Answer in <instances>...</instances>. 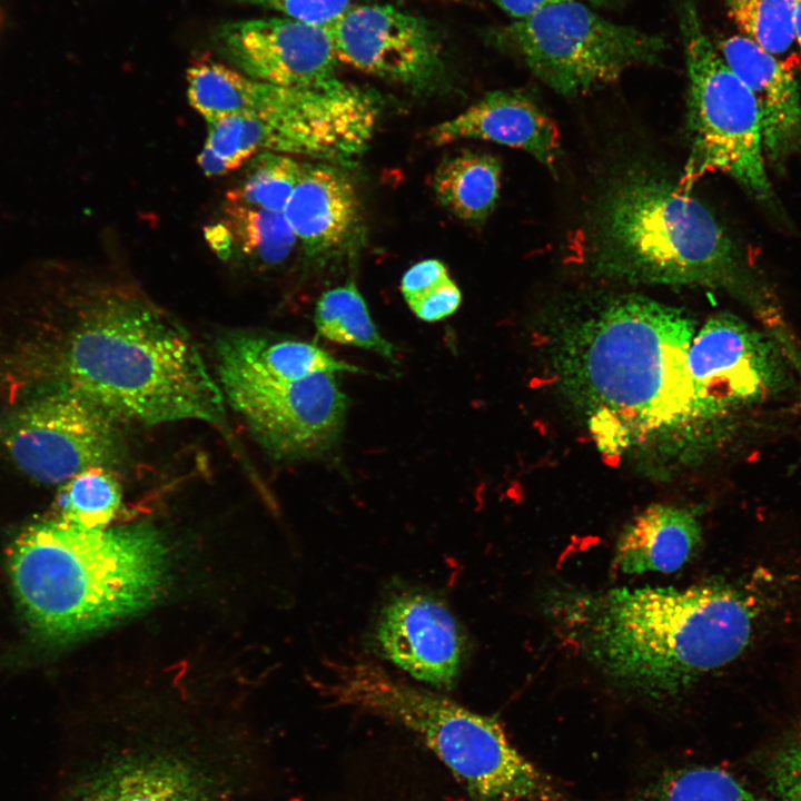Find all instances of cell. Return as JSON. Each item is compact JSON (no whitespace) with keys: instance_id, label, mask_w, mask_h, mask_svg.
<instances>
[{"instance_id":"obj_19","label":"cell","mask_w":801,"mask_h":801,"mask_svg":"<svg viewBox=\"0 0 801 801\" xmlns=\"http://www.w3.org/2000/svg\"><path fill=\"white\" fill-rule=\"evenodd\" d=\"M340 166L305 162L284 216L309 256L340 248L358 220L356 188Z\"/></svg>"},{"instance_id":"obj_18","label":"cell","mask_w":801,"mask_h":801,"mask_svg":"<svg viewBox=\"0 0 801 801\" xmlns=\"http://www.w3.org/2000/svg\"><path fill=\"white\" fill-rule=\"evenodd\" d=\"M428 138L437 146L477 139L522 149L551 170L561 147L553 120L516 90L486 93L458 115L434 126Z\"/></svg>"},{"instance_id":"obj_4","label":"cell","mask_w":801,"mask_h":801,"mask_svg":"<svg viewBox=\"0 0 801 801\" xmlns=\"http://www.w3.org/2000/svg\"><path fill=\"white\" fill-rule=\"evenodd\" d=\"M9 573L32 629L67 641L147 606L164 582L166 552L151 528H85L61 520L27 527Z\"/></svg>"},{"instance_id":"obj_24","label":"cell","mask_w":801,"mask_h":801,"mask_svg":"<svg viewBox=\"0 0 801 801\" xmlns=\"http://www.w3.org/2000/svg\"><path fill=\"white\" fill-rule=\"evenodd\" d=\"M633 801H759L732 773L709 765L669 769L650 780Z\"/></svg>"},{"instance_id":"obj_20","label":"cell","mask_w":801,"mask_h":801,"mask_svg":"<svg viewBox=\"0 0 801 801\" xmlns=\"http://www.w3.org/2000/svg\"><path fill=\"white\" fill-rule=\"evenodd\" d=\"M701 542V526L688 510L655 504L623 528L614 564L625 574L671 573L681 568Z\"/></svg>"},{"instance_id":"obj_23","label":"cell","mask_w":801,"mask_h":801,"mask_svg":"<svg viewBox=\"0 0 801 801\" xmlns=\"http://www.w3.org/2000/svg\"><path fill=\"white\" fill-rule=\"evenodd\" d=\"M259 86V80L207 58L195 61L187 70L188 101L207 122L250 113Z\"/></svg>"},{"instance_id":"obj_9","label":"cell","mask_w":801,"mask_h":801,"mask_svg":"<svg viewBox=\"0 0 801 801\" xmlns=\"http://www.w3.org/2000/svg\"><path fill=\"white\" fill-rule=\"evenodd\" d=\"M496 38L564 96L613 82L632 66L657 61L666 49L661 37L604 19L576 0L551 3Z\"/></svg>"},{"instance_id":"obj_22","label":"cell","mask_w":801,"mask_h":801,"mask_svg":"<svg viewBox=\"0 0 801 801\" xmlns=\"http://www.w3.org/2000/svg\"><path fill=\"white\" fill-rule=\"evenodd\" d=\"M314 323L317 333L330 342L395 359L396 347L382 336L364 297L353 283L328 289L320 296Z\"/></svg>"},{"instance_id":"obj_14","label":"cell","mask_w":801,"mask_h":801,"mask_svg":"<svg viewBox=\"0 0 801 801\" xmlns=\"http://www.w3.org/2000/svg\"><path fill=\"white\" fill-rule=\"evenodd\" d=\"M327 30L337 59L373 76L426 90L444 72L435 29L390 4L350 6Z\"/></svg>"},{"instance_id":"obj_8","label":"cell","mask_w":801,"mask_h":801,"mask_svg":"<svg viewBox=\"0 0 801 801\" xmlns=\"http://www.w3.org/2000/svg\"><path fill=\"white\" fill-rule=\"evenodd\" d=\"M215 355L224 398L275 458L317 457L337 444L347 398L335 374L291 378L274 373L243 348L235 333L217 342Z\"/></svg>"},{"instance_id":"obj_6","label":"cell","mask_w":801,"mask_h":801,"mask_svg":"<svg viewBox=\"0 0 801 801\" xmlns=\"http://www.w3.org/2000/svg\"><path fill=\"white\" fill-rule=\"evenodd\" d=\"M322 691L330 703L413 733L472 801H563L554 780L523 755L500 722L415 686L359 655L330 660Z\"/></svg>"},{"instance_id":"obj_36","label":"cell","mask_w":801,"mask_h":801,"mask_svg":"<svg viewBox=\"0 0 801 801\" xmlns=\"http://www.w3.org/2000/svg\"><path fill=\"white\" fill-rule=\"evenodd\" d=\"M587 1H590L593 4H601V3H604L606 0H587Z\"/></svg>"},{"instance_id":"obj_2","label":"cell","mask_w":801,"mask_h":801,"mask_svg":"<svg viewBox=\"0 0 801 801\" xmlns=\"http://www.w3.org/2000/svg\"><path fill=\"white\" fill-rule=\"evenodd\" d=\"M59 373L62 388L118 423L225 422L222 392L192 337L130 286H107L88 301L67 335Z\"/></svg>"},{"instance_id":"obj_34","label":"cell","mask_w":801,"mask_h":801,"mask_svg":"<svg viewBox=\"0 0 801 801\" xmlns=\"http://www.w3.org/2000/svg\"><path fill=\"white\" fill-rule=\"evenodd\" d=\"M207 239L211 243L212 248L224 256L226 251H229L233 237L226 226L218 225L207 231Z\"/></svg>"},{"instance_id":"obj_26","label":"cell","mask_w":801,"mask_h":801,"mask_svg":"<svg viewBox=\"0 0 801 801\" xmlns=\"http://www.w3.org/2000/svg\"><path fill=\"white\" fill-rule=\"evenodd\" d=\"M225 215L243 251L266 267L281 264L298 241L284 212L227 201Z\"/></svg>"},{"instance_id":"obj_7","label":"cell","mask_w":801,"mask_h":801,"mask_svg":"<svg viewBox=\"0 0 801 801\" xmlns=\"http://www.w3.org/2000/svg\"><path fill=\"white\" fill-rule=\"evenodd\" d=\"M688 75L690 152L679 185L685 189L720 171L760 202L774 198L765 170L760 112L750 89L706 34L694 0L678 1Z\"/></svg>"},{"instance_id":"obj_33","label":"cell","mask_w":801,"mask_h":801,"mask_svg":"<svg viewBox=\"0 0 801 801\" xmlns=\"http://www.w3.org/2000/svg\"><path fill=\"white\" fill-rule=\"evenodd\" d=\"M501 9L516 20L524 19L540 9L564 0H493Z\"/></svg>"},{"instance_id":"obj_11","label":"cell","mask_w":801,"mask_h":801,"mask_svg":"<svg viewBox=\"0 0 801 801\" xmlns=\"http://www.w3.org/2000/svg\"><path fill=\"white\" fill-rule=\"evenodd\" d=\"M380 107L373 91L335 77L313 87L260 81L250 113L263 126L264 151L346 167L368 148Z\"/></svg>"},{"instance_id":"obj_29","label":"cell","mask_w":801,"mask_h":801,"mask_svg":"<svg viewBox=\"0 0 801 801\" xmlns=\"http://www.w3.org/2000/svg\"><path fill=\"white\" fill-rule=\"evenodd\" d=\"M768 783L772 801H801V735L775 752Z\"/></svg>"},{"instance_id":"obj_3","label":"cell","mask_w":801,"mask_h":801,"mask_svg":"<svg viewBox=\"0 0 801 801\" xmlns=\"http://www.w3.org/2000/svg\"><path fill=\"white\" fill-rule=\"evenodd\" d=\"M694 334L683 312L641 296L614 299L570 334L561 370L605 452L694 418L686 364Z\"/></svg>"},{"instance_id":"obj_13","label":"cell","mask_w":801,"mask_h":801,"mask_svg":"<svg viewBox=\"0 0 801 801\" xmlns=\"http://www.w3.org/2000/svg\"><path fill=\"white\" fill-rule=\"evenodd\" d=\"M694 419H716L763 402L784 382L773 342L721 313L695 332L688 350Z\"/></svg>"},{"instance_id":"obj_15","label":"cell","mask_w":801,"mask_h":801,"mask_svg":"<svg viewBox=\"0 0 801 801\" xmlns=\"http://www.w3.org/2000/svg\"><path fill=\"white\" fill-rule=\"evenodd\" d=\"M384 659L417 681L451 690L462 671L466 637L451 610L424 592H403L382 607L374 632Z\"/></svg>"},{"instance_id":"obj_5","label":"cell","mask_w":801,"mask_h":801,"mask_svg":"<svg viewBox=\"0 0 801 801\" xmlns=\"http://www.w3.org/2000/svg\"><path fill=\"white\" fill-rule=\"evenodd\" d=\"M589 263L630 283L728 289L751 304L768 294L736 244L689 189L647 171L627 172L597 204Z\"/></svg>"},{"instance_id":"obj_30","label":"cell","mask_w":801,"mask_h":801,"mask_svg":"<svg viewBox=\"0 0 801 801\" xmlns=\"http://www.w3.org/2000/svg\"><path fill=\"white\" fill-rule=\"evenodd\" d=\"M279 11L290 19L328 28L349 7L352 0H237Z\"/></svg>"},{"instance_id":"obj_28","label":"cell","mask_w":801,"mask_h":801,"mask_svg":"<svg viewBox=\"0 0 801 801\" xmlns=\"http://www.w3.org/2000/svg\"><path fill=\"white\" fill-rule=\"evenodd\" d=\"M304 164L289 155L259 152L241 185L227 194V201L283 212L300 178Z\"/></svg>"},{"instance_id":"obj_27","label":"cell","mask_w":801,"mask_h":801,"mask_svg":"<svg viewBox=\"0 0 801 801\" xmlns=\"http://www.w3.org/2000/svg\"><path fill=\"white\" fill-rule=\"evenodd\" d=\"M729 17L742 32L781 62L797 46L794 33L795 0H723ZM799 52V51H798ZM792 69V68H791Z\"/></svg>"},{"instance_id":"obj_35","label":"cell","mask_w":801,"mask_h":801,"mask_svg":"<svg viewBox=\"0 0 801 801\" xmlns=\"http://www.w3.org/2000/svg\"><path fill=\"white\" fill-rule=\"evenodd\" d=\"M794 33H795L799 57L801 60V0H795Z\"/></svg>"},{"instance_id":"obj_12","label":"cell","mask_w":801,"mask_h":801,"mask_svg":"<svg viewBox=\"0 0 801 801\" xmlns=\"http://www.w3.org/2000/svg\"><path fill=\"white\" fill-rule=\"evenodd\" d=\"M117 424L95 404L61 387L11 412L1 424L0 438L22 472L55 484L90 467L119 466L125 444Z\"/></svg>"},{"instance_id":"obj_1","label":"cell","mask_w":801,"mask_h":801,"mask_svg":"<svg viewBox=\"0 0 801 801\" xmlns=\"http://www.w3.org/2000/svg\"><path fill=\"white\" fill-rule=\"evenodd\" d=\"M563 622L586 659L620 688L674 696L748 645L752 611L722 585L614 589L564 603Z\"/></svg>"},{"instance_id":"obj_16","label":"cell","mask_w":801,"mask_h":801,"mask_svg":"<svg viewBox=\"0 0 801 801\" xmlns=\"http://www.w3.org/2000/svg\"><path fill=\"white\" fill-rule=\"evenodd\" d=\"M222 52L247 76L283 87L335 78L337 56L326 28L290 18L235 21L218 31Z\"/></svg>"},{"instance_id":"obj_21","label":"cell","mask_w":801,"mask_h":801,"mask_svg":"<svg viewBox=\"0 0 801 801\" xmlns=\"http://www.w3.org/2000/svg\"><path fill=\"white\" fill-rule=\"evenodd\" d=\"M502 167L485 152L463 151L444 159L433 177L439 204L458 219L484 222L500 198Z\"/></svg>"},{"instance_id":"obj_32","label":"cell","mask_w":801,"mask_h":801,"mask_svg":"<svg viewBox=\"0 0 801 801\" xmlns=\"http://www.w3.org/2000/svg\"><path fill=\"white\" fill-rule=\"evenodd\" d=\"M448 277H451L448 270L441 260L424 259L409 267L403 275L402 295L406 303L411 304Z\"/></svg>"},{"instance_id":"obj_25","label":"cell","mask_w":801,"mask_h":801,"mask_svg":"<svg viewBox=\"0 0 801 801\" xmlns=\"http://www.w3.org/2000/svg\"><path fill=\"white\" fill-rule=\"evenodd\" d=\"M113 472L90 467L65 482L57 497L59 520L85 528H105L115 518L122 497Z\"/></svg>"},{"instance_id":"obj_17","label":"cell","mask_w":801,"mask_h":801,"mask_svg":"<svg viewBox=\"0 0 801 801\" xmlns=\"http://www.w3.org/2000/svg\"><path fill=\"white\" fill-rule=\"evenodd\" d=\"M715 48L756 101L765 159L782 166L801 156V90L793 70L742 34Z\"/></svg>"},{"instance_id":"obj_37","label":"cell","mask_w":801,"mask_h":801,"mask_svg":"<svg viewBox=\"0 0 801 801\" xmlns=\"http://www.w3.org/2000/svg\"><path fill=\"white\" fill-rule=\"evenodd\" d=\"M0 22H1V12H0Z\"/></svg>"},{"instance_id":"obj_10","label":"cell","mask_w":801,"mask_h":801,"mask_svg":"<svg viewBox=\"0 0 801 801\" xmlns=\"http://www.w3.org/2000/svg\"><path fill=\"white\" fill-rule=\"evenodd\" d=\"M246 760L182 743L115 746L86 763L59 801H240Z\"/></svg>"},{"instance_id":"obj_31","label":"cell","mask_w":801,"mask_h":801,"mask_svg":"<svg viewBox=\"0 0 801 801\" xmlns=\"http://www.w3.org/2000/svg\"><path fill=\"white\" fill-rule=\"evenodd\" d=\"M461 289L455 281L448 277L408 304V306L417 318L432 323L453 315L461 306Z\"/></svg>"}]
</instances>
